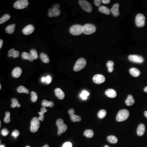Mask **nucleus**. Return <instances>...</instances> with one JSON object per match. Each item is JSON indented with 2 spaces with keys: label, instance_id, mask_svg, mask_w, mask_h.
<instances>
[{
  "label": "nucleus",
  "instance_id": "obj_1",
  "mask_svg": "<svg viewBox=\"0 0 147 147\" xmlns=\"http://www.w3.org/2000/svg\"><path fill=\"white\" fill-rule=\"evenodd\" d=\"M129 112L127 110L123 109L120 110L117 114L116 116V120L118 122H122L125 121L128 118Z\"/></svg>",
  "mask_w": 147,
  "mask_h": 147
},
{
  "label": "nucleus",
  "instance_id": "obj_2",
  "mask_svg": "<svg viewBox=\"0 0 147 147\" xmlns=\"http://www.w3.org/2000/svg\"><path fill=\"white\" fill-rule=\"evenodd\" d=\"M56 124L58 128V135L59 136L61 135L62 133H65L67 129V126L64 124V121L61 118H59L57 120Z\"/></svg>",
  "mask_w": 147,
  "mask_h": 147
},
{
  "label": "nucleus",
  "instance_id": "obj_3",
  "mask_svg": "<svg viewBox=\"0 0 147 147\" xmlns=\"http://www.w3.org/2000/svg\"><path fill=\"white\" fill-rule=\"evenodd\" d=\"M86 64L87 62L86 60L84 58H80L76 61L74 66V70L75 72H79L81 70L85 67Z\"/></svg>",
  "mask_w": 147,
  "mask_h": 147
},
{
  "label": "nucleus",
  "instance_id": "obj_4",
  "mask_svg": "<svg viewBox=\"0 0 147 147\" xmlns=\"http://www.w3.org/2000/svg\"><path fill=\"white\" fill-rule=\"evenodd\" d=\"M70 32L72 35L78 36L83 33V26L80 25H74L71 27L70 29Z\"/></svg>",
  "mask_w": 147,
  "mask_h": 147
},
{
  "label": "nucleus",
  "instance_id": "obj_5",
  "mask_svg": "<svg viewBox=\"0 0 147 147\" xmlns=\"http://www.w3.org/2000/svg\"><path fill=\"white\" fill-rule=\"evenodd\" d=\"M96 30V27L92 24H86L83 26V33L86 35L93 34Z\"/></svg>",
  "mask_w": 147,
  "mask_h": 147
},
{
  "label": "nucleus",
  "instance_id": "obj_6",
  "mask_svg": "<svg viewBox=\"0 0 147 147\" xmlns=\"http://www.w3.org/2000/svg\"><path fill=\"white\" fill-rule=\"evenodd\" d=\"M40 127V121L38 118L34 117L32 120L30 126V131L34 133L37 132Z\"/></svg>",
  "mask_w": 147,
  "mask_h": 147
},
{
  "label": "nucleus",
  "instance_id": "obj_7",
  "mask_svg": "<svg viewBox=\"0 0 147 147\" xmlns=\"http://www.w3.org/2000/svg\"><path fill=\"white\" fill-rule=\"evenodd\" d=\"M29 5V2L27 0H19L14 4V7L17 10L25 9Z\"/></svg>",
  "mask_w": 147,
  "mask_h": 147
},
{
  "label": "nucleus",
  "instance_id": "obj_8",
  "mask_svg": "<svg viewBox=\"0 0 147 147\" xmlns=\"http://www.w3.org/2000/svg\"><path fill=\"white\" fill-rule=\"evenodd\" d=\"M79 3L80 6L84 11L88 13L91 12L92 11V6L88 2L85 0H80L79 1Z\"/></svg>",
  "mask_w": 147,
  "mask_h": 147
},
{
  "label": "nucleus",
  "instance_id": "obj_9",
  "mask_svg": "<svg viewBox=\"0 0 147 147\" xmlns=\"http://www.w3.org/2000/svg\"><path fill=\"white\" fill-rule=\"evenodd\" d=\"M145 16L141 14H138L136 15L135 19V23L138 27H143L145 25Z\"/></svg>",
  "mask_w": 147,
  "mask_h": 147
},
{
  "label": "nucleus",
  "instance_id": "obj_10",
  "mask_svg": "<svg viewBox=\"0 0 147 147\" xmlns=\"http://www.w3.org/2000/svg\"><path fill=\"white\" fill-rule=\"evenodd\" d=\"M128 59L130 61L137 63H142L144 61L143 58L139 55H130L129 56Z\"/></svg>",
  "mask_w": 147,
  "mask_h": 147
},
{
  "label": "nucleus",
  "instance_id": "obj_11",
  "mask_svg": "<svg viewBox=\"0 0 147 147\" xmlns=\"http://www.w3.org/2000/svg\"><path fill=\"white\" fill-rule=\"evenodd\" d=\"M105 79L104 76L100 74H96L93 78L94 82L97 84H102L105 82Z\"/></svg>",
  "mask_w": 147,
  "mask_h": 147
},
{
  "label": "nucleus",
  "instance_id": "obj_12",
  "mask_svg": "<svg viewBox=\"0 0 147 147\" xmlns=\"http://www.w3.org/2000/svg\"><path fill=\"white\" fill-rule=\"evenodd\" d=\"M35 30V28L32 25H29L22 30V33L26 35H30L32 34Z\"/></svg>",
  "mask_w": 147,
  "mask_h": 147
},
{
  "label": "nucleus",
  "instance_id": "obj_13",
  "mask_svg": "<svg viewBox=\"0 0 147 147\" xmlns=\"http://www.w3.org/2000/svg\"><path fill=\"white\" fill-rule=\"evenodd\" d=\"M61 11L59 10H56L53 8H50L48 11V16L50 17H55L59 16Z\"/></svg>",
  "mask_w": 147,
  "mask_h": 147
},
{
  "label": "nucleus",
  "instance_id": "obj_14",
  "mask_svg": "<svg viewBox=\"0 0 147 147\" xmlns=\"http://www.w3.org/2000/svg\"><path fill=\"white\" fill-rule=\"evenodd\" d=\"M119 6V5L118 3H115L114 5L112 8H111V11L114 16L118 17L119 15V11L118 10Z\"/></svg>",
  "mask_w": 147,
  "mask_h": 147
},
{
  "label": "nucleus",
  "instance_id": "obj_15",
  "mask_svg": "<svg viewBox=\"0 0 147 147\" xmlns=\"http://www.w3.org/2000/svg\"><path fill=\"white\" fill-rule=\"evenodd\" d=\"M105 94L107 97L110 98H114L117 96V93L116 91L112 89H109L105 92Z\"/></svg>",
  "mask_w": 147,
  "mask_h": 147
},
{
  "label": "nucleus",
  "instance_id": "obj_16",
  "mask_svg": "<svg viewBox=\"0 0 147 147\" xmlns=\"http://www.w3.org/2000/svg\"><path fill=\"white\" fill-rule=\"evenodd\" d=\"M22 71L21 69L19 67H16L14 69L12 72L13 77L15 78L19 77L21 74Z\"/></svg>",
  "mask_w": 147,
  "mask_h": 147
},
{
  "label": "nucleus",
  "instance_id": "obj_17",
  "mask_svg": "<svg viewBox=\"0 0 147 147\" xmlns=\"http://www.w3.org/2000/svg\"><path fill=\"white\" fill-rule=\"evenodd\" d=\"M55 95L59 99L63 100L64 99L65 95L63 92L60 88H57L55 90Z\"/></svg>",
  "mask_w": 147,
  "mask_h": 147
},
{
  "label": "nucleus",
  "instance_id": "obj_18",
  "mask_svg": "<svg viewBox=\"0 0 147 147\" xmlns=\"http://www.w3.org/2000/svg\"><path fill=\"white\" fill-rule=\"evenodd\" d=\"M145 132V126L143 124L139 125L137 129V134L138 136H142L144 135Z\"/></svg>",
  "mask_w": 147,
  "mask_h": 147
},
{
  "label": "nucleus",
  "instance_id": "obj_19",
  "mask_svg": "<svg viewBox=\"0 0 147 147\" xmlns=\"http://www.w3.org/2000/svg\"><path fill=\"white\" fill-rule=\"evenodd\" d=\"M129 72L132 76L135 77H137L139 76L140 75V72L139 70L137 69V68H135V67H132L129 70Z\"/></svg>",
  "mask_w": 147,
  "mask_h": 147
},
{
  "label": "nucleus",
  "instance_id": "obj_20",
  "mask_svg": "<svg viewBox=\"0 0 147 147\" xmlns=\"http://www.w3.org/2000/svg\"><path fill=\"white\" fill-rule=\"evenodd\" d=\"M135 99L133 98V96L131 94H129L127 96V99L126 100L125 104L127 106H130L133 105L135 104Z\"/></svg>",
  "mask_w": 147,
  "mask_h": 147
},
{
  "label": "nucleus",
  "instance_id": "obj_21",
  "mask_svg": "<svg viewBox=\"0 0 147 147\" xmlns=\"http://www.w3.org/2000/svg\"><path fill=\"white\" fill-rule=\"evenodd\" d=\"M21 56H22V59H25V60H29V61L30 62H33V61H34V59H33V58L32 57L31 55H30V54L26 52H24L22 53Z\"/></svg>",
  "mask_w": 147,
  "mask_h": 147
},
{
  "label": "nucleus",
  "instance_id": "obj_22",
  "mask_svg": "<svg viewBox=\"0 0 147 147\" xmlns=\"http://www.w3.org/2000/svg\"><path fill=\"white\" fill-rule=\"evenodd\" d=\"M99 10L103 14H106L107 15H109L110 13V9L104 6H100L99 7Z\"/></svg>",
  "mask_w": 147,
  "mask_h": 147
},
{
  "label": "nucleus",
  "instance_id": "obj_23",
  "mask_svg": "<svg viewBox=\"0 0 147 147\" xmlns=\"http://www.w3.org/2000/svg\"><path fill=\"white\" fill-rule=\"evenodd\" d=\"M15 27H16L15 24H12V25H8L5 28V31L7 33H8V34H13L15 30Z\"/></svg>",
  "mask_w": 147,
  "mask_h": 147
},
{
  "label": "nucleus",
  "instance_id": "obj_24",
  "mask_svg": "<svg viewBox=\"0 0 147 147\" xmlns=\"http://www.w3.org/2000/svg\"><path fill=\"white\" fill-rule=\"evenodd\" d=\"M40 58L43 62L46 63H48L50 62V59L49 57L46 54L43 53H41L40 55Z\"/></svg>",
  "mask_w": 147,
  "mask_h": 147
},
{
  "label": "nucleus",
  "instance_id": "obj_25",
  "mask_svg": "<svg viewBox=\"0 0 147 147\" xmlns=\"http://www.w3.org/2000/svg\"><path fill=\"white\" fill-rule=\"evenodd\" d=\"M41 105L43 107H52L54 106V103L52 101H48L47 100H44L42 101Z\"/></svg>",
  "mask_w": 147,
  "mask_h": 147
},
{
  "label": "nucleus",
  "instance_id": "obj_26",
  "mask_svg": "<svg viewBox=\"0 0 147 147\" xmlns=\"http://www.w3.org/2000/svg\"><path fill=\"white\" fill-rule=\"evenodd\" d=\"M107 140L108 142L110 143H113V144L117 143L118 142L117 138L115 136L113 135L108 136L107 137Z\"/></svg>",
  "mask_w": 147,
  "mask_h": 147
},
{
  "label": "nucleus",
  "instance_id": "obj_27",
  "mask_svg": "<svg viewBox=\"0 0 147 147\" xmlns=\"http://www.w3.org/2000/svg\"><path fill=\"white\" fill-rule=\"evenodd\" d=\"M70 118L73 122H80L81 120V118L80 116L74 114L70 115Z\"/></svg>",
  "mask_w": 147,
  "mask_h": 147
},
{
  "label": "nucleus",
  "instance_id": "obj_28",
  "mask_svg": "<svg viewBox=\"0 0 147 147\" xmlns=\"http://www.w3.org/2000/svg\"><path fill=\"white\" fill-rule=\"evenodd\" d=\"M84 135L87 138H91L93 136L94 134L93 131H92V130L88 129L85 130L84 132Z\"/></svg>",
  "mask_w": 147,
  "mask_h": 147
},
{
  "label": "nucleus",
  "instance_id": "obj_29",
  "mask_svg": "<svg viewBox=\"0 0 147 147\" xmlns=\"http://www.w3.org/2000/svg\"><path fill=\"white\" fill-rule=\"evenodd\" d=\"M106 65L108 68V71L109 72L111 73L113 71V66L114 65V63L112 61H110L107 63Z\"/></svg>",
  "mask_w": 147,
  "mask_h": 147
},
{
  "label": "nucleus",
  "instance_id": "obj_30",
  "mask_svg": "<svg viewBox=\"0 0 147 147\" xmlns=\"http://www.w3.org/2000/svg\"><path fill=\"white\" fill-rule=\"evenodd\" d=\"M10 18V15L8 14H6L3 15L0 19V24L4 23L9 20Z\"/></svg>",
  "mask_w": 147,
  "mask_h": 147
},
{
  "label": "nucleus",
  "instance_id": "obj_31",
  "mask_svg": "<svg viewBox=\"0 0 147 147\" xmlns=\"http://www.w3.org/2000/svg\"><path fill=\"white\" fill-rule=\"evenodd\" d=\"M17 92L19 93H25L26 94H29V90L23 86H20L17 89Z\"/></svg>",
  "mask_w": 147,
  "mask_h": 147
},
{
  "label": "nucleus",
  "instance_id": "obj_32",
  "mask_svg": "<svg viewBox=\"0 0 147 147\" xmlns=\"http://www.w3.org/2000/svg\"><path fill=\"white\" fill-rule=\"evenodd\" d=\"M30 54L33 59H34V60H36L38 58L37 52L35 49H32L31 50H30Z\"/></svg>",
  "mask_w": 147,
  "mask_h": 147
},
{
  "label": "nucleus",
  "instance_id": "obj_33",
  "mask_svg": "<svg viewBox=\"0 0 147 147\" xmlns=\"http://www.w3.org/2000/svg\"><path fill=\"white\" fill-rule=\"evenodd\" d=\"M107 112L105 110H101L98 113V116L100 118H103L106 116Z\"/></svg>",
  "mask_w": 147,
  "mask_h": 147
},
{
  "label": "nucleus",
  "instance_id": "obj_34",
  "mask_svg": "<svg viewBox=\"0 0 147 147\" xmlns=\"http://www.w3.org/2000/svg\"><path fill=\"white\" fill-rule=\"evenodd\" d=\"M31 101L33 102H36L38 99V96L36 92L32 91L31 92Z\"/></svg>",
  "mask_w": 147,
  "mask_h": 147
},
{
  "label": "nucleus",
  "instance_id": "obj_35",
  "mask_svg": "<svg viewBox=\"0 0 147 147\" xmlns=\"http://www.w3.org/2000/svg\"><path fill=\"white\" fill-rule=\"evenodd\" d=\"M89 95V93L87 91L84 90L82 91L81 94H80V96L83 100H86L87 98V96Z\"/></svg>",
  "mask_w": 147,
  "mask_h": 147
},
{
  "label": "nucleus",
  "instance_id": "obj_36",
  "mask_svg": "<svg viewBox=\"0 0 147 147\" xmlns=\"http://www.w3.org/2000/svg\"><path fill=\"white\" fill-rule=\"evenodd\" d=\"M10 112H7L5 113V117L4 118V121L7 124H8L10 122Z\"/></svg>",
  "mask_w": 147,
  "mask_h": 147
},
{
  "label": "nucleus",
  "instance_id": "obj_37",
  "mask_svg": "<svg viewBox=\"0 0 147 147\" xmlns=\"http://www.w3.org/2000/svg\"><path fill=\"white\" fill-rule=\"evenodd\" d=\"M16 51L14 49H11L9 50L8 52V56L9 57H13L14 54H15V52Z\"/></svg>",
  "mask_w": 147,
  "mask_h": 147
},
{
  "label": "nucleus",
  "instance_id": "obj_38",
  "mask_svg": "<svg viewBox=\"0 0 147 147\" xmlns=\"http://www.w3.org/2000/svg\"><path fill=\"white\" fill-rule=\"evenodd\" d=\"M20 134V132L18 131V130H14L12 133L11 134V135L14 136L15 138H16V137L18 136H19V135Z\"/></svg>",
  "mask_w": 147,
  "mask_h": 147
},
{
  "label": "nucleus",
  "instance_id": "obj_39",
  "mask_svg": "<svg viewBox=\"0 0 147 147\" xmlns=\"http://www.w3.org/2000/svg\"><path fill=\"white\" fill-rule=\"evenodd\" d=\"M9 132L7 129H3L1 131L2 135L4 136H6L9 134Z\"/></svg>",
  "mask_w": 147,
  "mask_h": 147
},
{
  "label": "nucleus",
  "instance_id": "obj_40",
  "mask_svg": "<svg viewBox=\"0 0 147 147\" xmlns=\"http://www.w3.org/2000/svg\"><path fill=\"white\" fill-rule=\"evenodd\" d=\"M47 110L45 108V107H42L41 109V111L40 112H39V115H44V114L45 113V112H47Z\"/></svg>",
  "mask_w": 147,
  "mask_h": 147
},
{
  "label": "nucleus",
  "instance_id": "obj_41",
  "mask_svg": "<svg viewBox=\"0 0 147 147\" xmlns=\"http://www.w3.org/2000/svg\"><path fill=\"white\" fill-rule=\"evenodd\" d=\"M11 107L12 108H15L16 107H21V105L19 104L18 101H16L15 102L11 104Z\"/></svg>",
  "mask_w": 147,
  "mask_h": 147
},
{
  "label": "nucleus",
  "instance_id": "obj_42",
  "mask_svg": "<svg viewBox=\"0 0 147 147\" xmlns=\"http://www.w3.org/2000/svg\"><path fill=\"white\" fill-rule=\"evenodd\" d=\"M72 144L71 142H67L65 143L63 146V147H72Z\"/></svg>",
  "mask_w": 147,
  "mask_h": 147
},
{
  "label": "nucleus",
  "instance_id": "obj_43",
  "mask_svg": "<svg viewBox=\"0 0 147 147\" xmlns=\"http://www.w3.org/2000/svg\"><path fill=\"white\" fill-rule=\"evenodd\" d=\"M101 2L102 1L100 0H94V3L96 6H100V5H101Z\"/></svg>",
  "mask_w": 147,
  "mask_h": 147
},
{
  "label": "nucleus",
  "instance_id": "obj_44",
  "mask_svg": "<svg viewBox=\"0 0 147 147\" xmlns=\"http://www.w3.org/2000/svg\"><path fill=\"white\" fill-rule=\"evenodd\" d=\"M46 82L48 84H50V83L51 82L52 79L51 76H48L46 77Z\"/></svg>",
  "mask_w": 147,
  "mask_h": 147
},
{
  "label": "nucleus",
  "instance_id": "obj_45",
  "mask_svg": "<svg viewBox=\"0 0 147 147\" xmlns=\"http://www.w3.org/2000/svg\"><path fill=\"white\" fill-rule=\"evenodd\" d=\"M59 8H60V5L58 4H54L53 6V9H54V10H59Z\"/></svg>",
  "mask_w": 147,
  "mask_h": 147
},
{
  "label": "nucleus",
  "instance_id": "obj_46",
  "mask_svg": "<svg viewBox=\"0 0 147 147\" xmlns=\"http://www.w3.org/2000/svg\"><path fill=\"white\" fill-rule=\"evenodd\" d=\"M74 112H74V109H70L68 111V113L70 115H73L74 113Z\"/></svg>",
  "mask_w": 147,
  "mask_h": 147
},
{
  "label": "nucleus",
  "instance_id": "obj_47",
  "mask_svg": "<svg viewBox=\"0 0 147 147\" xmlns=\"http://www.w3.org/2000/svg\"><path fill=\"white\" fill-rule=\"evenodd\" d=\"M102 2L104 4H108L110 2V0H102Z\"/></svg>",
  "mask_w": 147,
  "mask_h": 147
},
{
  "label": "nucleus",
  "instance_id": "obj_48",
  "mask_svg": "<svg viewBox=\"0 0 147 147\" xmlns=\"http://www.w3.org/2000/svg\"><path fill=\"white\" fill-rule=\"evenodd\" d=\"M38 119L39 121H42L44 119V115H40V116L38 118Z\"/></svg>",
  "mask_w": 147,
  "mask_h": 147
},
{
  "label": "nucleus",
  "instance_id": "obj_49",
  "mask_svg": "<svg viewBox=\"0 0 147 147\" xmlns=\"http://www.w3.org/2000/svg\"><path fill=\"white\" fill-rule=\"evenodd\" d=\"M3 44V41L2 39L0 40V48L1 49L2 47Z\"/></svg>",
  "mask_w": 147,
  "mask_h": 147
},
{
  "label": "nucleus",
  "instance_id": "obj_50",
  "mask_svg": "<svg viewBox=\"0 0 147 147\" xmlns=\"http://www.w3.org/2000/svg\"><path fill=\"white\" fill-rule=\"evenodd\" d=\"M41 80H42V82H46V77H42V79H41Z\"/></svg>",
  "mask_w": 147,
  "mask_h": 147
},
{
  "label": "nucleus",
  "instance_id": "obj_51",
  "mask_svg": "<svg viewBox=\"0 0 147 147\" xmlns=\"http://www.w3.org/2000/svg\"><path fill=\"white\" fill-rule=\"evenodd\" d=\"M144 116H145V117L147 118V111H146L144 113Z\"/></svg>",
  "mask_w": 147,
  "mask_h": 147
},
{
  "label": "nucleus",
  "instance_id": "obj_52",
  "mask_svg": "<svg viewBox=\"0 0 147 147\" xmlns=\"http://www.w3.org/2000/svg\"><path fill=\"white\" fill-rule=\"evenodd\" d=\"M144 91L145 92L147 93V86L145 87V88L144 89Z\"/></svg>",
  "mask_w": 147,
  "mask_h": 147
},
{
  "label": "nucleus",
  "instance_id": "obj_53",
  "mask_svg": "<svg viewBox=\"0 0 147 147\" xmlns=\"http://www.w3.org/2000/svg\"><path fill=\"white\" fill-rule=\"evenodd\" d=\"M42 147H49L48 145L46 144L45 145V146H44Z\"/></svg>",
  "mask_w": 147,
  "mask_h": 147
},
{
  "label": "nucleus",
  "instance_id": "obj_54",
  "mask_svg": "<svg viewBox=\"0 0 147 147\" xmlns=\"http://www.w3.org/2000/svg\"><path fill=\"white\" fill-rule=\"evenodd\" d=\"M104 147H110L109 146H107V145H106V146H105Z\"/></svg>",
  "mask_w": 147,
  "mask_h": 147
},
{
  "label": "nucleus",
  "instance_id": "obj_55",
  "mask_svg": "<svg viewBox=\"0 0 147 147\" xmlns=\"http://www.w3.org/2000/svg\"><path fill=\"white\" fill-rule=\"evenodd\" d=\"M0 147H4V146H3V145H0Z\"/></svg>",
  "mask_w": 147,
  "mask_h": 147
},
{
  "label": "nucleus",
  "instance_id": "obj_56",
  "mask_svg": "<svg viewBox=\"0 0 147 147\" xmlns=\"http://www.w3.org/2000/svg\"><path fill=\"white\" fill-rule=\"evenodd\" d=\"M1 85H0V90H1Z\"/></svg>",
  "mask_w": 147,
  "mask_h": 147
},
{
  "label": "nucleus",
  "instance_id": "obj_57",
  "mask_svg": "<svg viewBox=\"0 0 147 147\" xmlns=\"http://www.w3.org/2000/svg\"><path fill=\"white\" fill-rule=\"evenodd\" d=\"M30 147V146H26V147Z\"/></svg>",
  "mask_w": 147,
  "mask_h": 147
}]
</instances>
